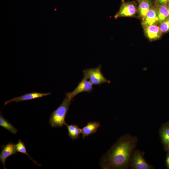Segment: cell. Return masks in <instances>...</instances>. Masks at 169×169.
<instances>
[{
    "label": "cell",
    "instance_id": "22",
    "mask_svg": "<svg viewBox=\"0 0 169 169\" xmlns=\"http://www.w3.org/2000/svg\"><path fill=\"white\" fill-rule=\"evenodd\" d=\"M141 1L144 0H141Z\"/></svg>",
    "mask_w": 169,
    "mask_h": 169
},
{
    "label": "cell",
    "instance_id": "15",
    "mask_svg": "<svg viewBox=\"0 0 169 169\" xmlns=\"http://www.w3.org/2000/svg\"><path fill=\"white\" fill-rule=\"evenodd\" d=\"M0 126L13 134H16L18 132L17 129L4 118L1 112L0 115Z\"/></svg>",
    "mask_w": 169,
    "mask_h": 169
},
{
    "label": "cell",
    "instance_id": "20",
    "mask_svg": "<svg viewBox=\"0 0 169 169\" xmlns=\"http://www.w3.org/2000/svg\"><path fill=\"white\" fill-rule=\"evenodd\" d=\"M166 162L168 165L169 166V155L168 156L167 158Z\"/></svg>",
    "mask_w": 169,
    "mask_h": 169
},
{
    "label": "cell",
    "instance_id": "11",
    "mask_svg": "<svg viewBox=\"0 0 169 169\" xmlns=\"http://www.w3.org/2000/svg\"><path fill=\"white\" fill-rule=\"evenodd\" d=\"M152 4L149 0L141 1L138 7V12L140 17L143 20L148 11L151 8Z\"/></svg>",
    "mask_w": 169,
    "mask_h": 169
},
{
    "label": "cell",
    "instance_id": "19",
    "mask_svg": "<svg viewBox=\"0 0 169 169\" xmlns=\"http://www.w3.org/2000/svg\"><path fill=\"white\" fill-rule=\"evenodd\" d=\"M169 1V0H156L157 4L159 6L166 3Z\"/></svg>",
    "mask_w": 169,
    "mask_h": 169
},
{
    "label": "cell",
    "instance_id": "4",
    "mask_svg": "<svg viewBox=\"0 0 169 169\" xmlns=\"http://www.w3.org/2000/svg\"><path fill=\"white\" fill-rule=\"evenodd\" d=\"M93 89V84L89 80L84 77L73 91L67 93L72 99L74 96L80 93L83 92L91 93Z\"/></svg>",
    "mask_w": 169,
    "mask_h": 169
},
{
    "label": "cell",
    "instance_id": "16",
    "mask_svg": "<svg viewBox=\"0 0 169 169\" xmlns=\"http://www.w3.org/2000/svg\"><path fill=\"white\" fill-rule=\"evenodd\" d=\"M16 150L17 152L24 153L28 156L30 159L37 165L40 166L41 165L38 164L36 161L33 160L29 155L27 151L24 143L21 140H19L18 143L15 145Z\"/></svg>",
    "mask_w": 169,
    "mask_h": 169
},
{
    "label": "cell",
    "instance_id": "12",
    "mask_svg": "<svg viewBox=\"0 0 169 169\" xmlns=\"http://www.w3.org/2000/svg\"><path fill=\"white\" fill-rule=\"evenodd\" d=\"M158 23L160 24L169 17V8L166 3L159 6L157 9Z\"/></svg>",
    "mask_w": 169,
    "mask_h": 169
},
{
    "label": "cell",
    "instance_id": "1",
    "mask_svg": "<svg viewBox=\"0 0 169 169\" xmlns=\"http://www.w3.org/2000/svg\"><path fill=\"white\" fill-rule=\"evenodd\" d=\"M130 145L127 141L121 140L101 158L100 165L102 169L120 168L128 162Z\"/></svg>",
    "mask_w": 169,
    "mask_h": 169
},
{
    "label": "cell",
    "instance_id": "2",
    "mask_svg": "<svg viewBox=\"0 0 169 169\" xmlns=\"http://www.w3.org/2000/svg\"><path fill=\"white\" fill-rule=\"evenodd\" d=\"M72 99L66 93L62 103L51 114L49 123L53 127H60L66 124L65 119L69 109Z\"/></svg>",
    "mask_w": 169,
    "mask_h": 169
},
{
    "label": "cell",
    "instance_id": "8",
    "mask_svg": "<svg viewBox=\"0 0 169 169\" xmlns=\"http://www.w3.org/2000/svg\"><path fill=\"white\" fill-rule=\"evenodd\" d=\"M143 26L146 36L151 41L159 38L162 33L156 24Z\"/></svg>",
    "mask_w": 169,
    "mask_h": 169
},
{
    "label": "cell",
    "instance_id": "21",
    "mask_svg": "<svg viewBox=\"0 0 169 169\" xmlns=\"http://www.w3.org/2000/svg\"><path fill=\"white\" fill-rule=\"evenodd\" d=\"M168 8H169V3H168Z\"/></svg>",
    "mask_w": 169,
    "mask_h": 169
},
{
    "label": "cell",
    "instance_id": "7",
    "mask_svg": "<svg viewBox=\"0 0 169 169\" xmlns=\"http://www.w3.org/2000/svg\"><path fill=\"white\" fill-rule=\"evenodd\" d=\"M2 150L0 154V160L3 165L4 169H6L5 166V162L6 159L9 156L17 154L15 145L9 142L6 145L2 146Z\"/></svg>",
    "mask_w": 169,
    "mask_h": 169
},
{
    "label": "cell",
    "instance_id": "6",
    "mask_svg": "<svg viewBox=\"0 0 169 169\" xmlns=\"http://www.w3.org/2000/svg\"><path fill=\"white\" fill-rule=\"evenodd\" d=\"M51 94L50 93H42L37 92H33L27 93L21 96L14 97L5 101L4 105H6L12 102H15L17 103L21 101L28 100L35 98H41L44 96L50 95Z\"/></svg>",
    "mask_w": 169,
    "mask_h": 169
},
{
    "label": "cell",
    "instance_id": "9",
    "mask_svg": "<svg viewBox=\"0 0 169 169\" xmlns=\"http://www.w3.org/2000/svg\"><path fill=\"white\" fill-rule=\"evenodd\" d=\"M100 126V123L99 122H88L85 126L81 129L82 138H84L86 137H88L90 135L95 133Z\"/></svg>",
    "mask_w": 169,
    "mask_h": 169
},
{
    "label": "cell",
    "instance_id": "17",
    "mask_svg": "<svg viewBox=\"0 0 169 169\" xmlns=\"http://www.w3.org/2000/svg\"><path fill=\"white\" fill-rule=\"evenodd\" d=\"M161 136L164 143L169 145V127L164 128L161 132Z\"/></svg>",
    "mask_w": 169,
    "mask_h": 169
},
{
    "label": "cell",
    "instance_id": "18",
    "mask_svg": "<svg viewBox=\"0 0 169 169\" xmlns=\"http://www.w3.org/2000/svg\"><path fill=\"white\" fill-rule=\"evenodd\" d=\"M160 24L159 27L162 32L169 31V17Z\"/></svg>",
    "mask_w": 169,
    "mask_h": 169
},
{
    "label": "cell",
    "instance_id": "14",
    "mask_svg": "<svg viewBox=\"0 0 169 169\" xmlns=\"http://www.w3.org/2000/svg\"><path fill=\"white\" fill-rule=\"evenodd\" d=\"M134 167L137 169H147L149 165L145 161L142 156L139 154L134 155L133 158Z\"/></svg>",
    "mask_w": 169,
    "mask_h": 169
},
{
    "label": "cell",
    "instance_id": "10",
    "mask_svg": "<svg viewBox=\"0 0 169 169\" xmlns=\"http://www.w3.org/2000/svg\"><path fill=\"white\" fill-rule=\"evenodd\" d=\"M158 23L157 10L155 8H151L147 13L143 20V25H150L156 24Z\"/></svg>",
    "mask_w": 169,
    "mask_h": 169
},
{
    "label": "cell",
    "instance_id": "5",
    "mask_svg": "<svg viewBox=\"0 0 169 169\" xmlns=\"http://www.w3.org/2000/svg\"><path fill=\"white\" fill-rule=\"evenodd\" d=\"M136 8L132 3L123 2L120 9L115 16V18L124 17H132L136 13Z\"/></svg>",
    "mask_w": 169,
    "mask_h": 169
},
{
    "label": "cell",
    "instance_id": "13",
    "mask_svg": "<svg viewBox=\"0 0 169 169\" xmlns=\"http://www.w3.org/2000/svg\"><path fill=\"white\" fill-rule=\"evenodd\" d=\"M65 125L67 127L69 136L72 140L77 139L79 138L80 134L81 133V130L78 125L75 124L69 125L66 123Z\"/></svg>",
    "mask_w": 169,
    "mask_h": 169
},
{
    "label": "cell",
    "instance_id": "3",
    "mask_svg": "<svg viewBox=\"0 0 169 169\" xmlns=\"http://www.w3.org/2000/svg\"><path fill=\"white\" fill-rule=\"evenodd\" d=\"M84 77L89 81L93 85H100L103 83L110 84V81L106 79L101 71V65L95 68H90L83 70Z\"/></svg>",
    "mask_w": 169,
    "mask_h": 169
}]
</instances>
